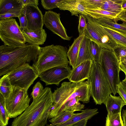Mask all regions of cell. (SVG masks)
Listing matches in <instances>:
<instances>
[{"label": "cell", "instance_id": "obj_1", "mask_svg": "<svg viewBox=\"0 0 126 126\" xmlns=\"http://www.w3.org/2000/svg\"><path fill=\"white\" fill-rule=\"evenodd\" d=\"M39 45L28 43L22 46H0V76L6 74L18 67L32 62L35 63L41 51Z\"/></svg>", "mask_w": 126, "mask_h": 126}, {"label": "cell", "instance_id": "obj_2", "mask_svg": "<svg viewBox=\"0 0 126 126\" xmlns=\"http://www.w3.org/2000/svg\"><path fill=\"white\" fill-rule=\"evenodd\" d=\"M52 93L50 88H45L29 107L14 119L11 126H45L53 103Z\"/></svg>", "mask_w": 126, "mask_h": 126}, {"label": "cell", "instance_id": "obj_3", "mask_svg": "<svg viewBox=\"0 0 126 126\" xmlns=\"http://www.w3.org/2000/svg\"><path fill=\"white\" fill-rule=\"evenodd\" d=\"M91 96L90 86L87 80L77 83L63 82L52 93L53 103L48 119L57 116L62 107L74 98L79 97L81 101L87 103L89 102Z\"/></svg>", "mask_w": 126, "mask_h": 126}, {"label": "cell", "instance_id": "obj_4", "mask_svg": "<svg viewBox=\"0 0 126 126\" xmlns=\"http://www.w3.org/2000/svg\"><path fill=\"white\" fill-rule=\"evenodd\" d=\"M41 50L37 61L32 64L39 75L50 68L68 64L66 47L52 44L41 47Z\"/></svg>", "mask_w": 126, "mask_h": 126}, {"label": "cell", "instance_id": "obj_5", "mask_svg": "<svg viewBox=\"0 0 126 126\" xmlns=\"http://www.w3.org/2000/svg\"><path fill=\"white\" fill-rule=\"evenodd\" d=\"M87 79L90 86L91 96L95 104H104L112 93L109 82L100 64L93 62Z\"/></svg>", "mask_w": 126, "mask_h": 126}, {"label": "cell", "instance_id": "obj_6", "mask_svg": "<svg viewBox=\"0 0 126 126\" xmlns=\"http://www.w3.org/2000/svg\"><path fill=\"white\" fill-rule=\"evenodd\" d=\"M100 65L109 83L112 93H117L118 85L121 81L119 62L113 50L102 49Z\"/></svg>", "mask_w": 126, "mask_h": 126}, {"label": "cell", "instance_id": "obj_7", "mask_svg": "<svg viewBox=\"0 0 126 126\" xmlns=\"http://www.w3.org/2000/svg\"><path fill=\"white\" fill-rule=\"evenodd\" d=\"M0 38L6 46H17L26 44L20 27L13 18L0 20Z\"/></svg>", "mask_w": 126, "mask_h": 126}, {"label": "cell", "instance_id": "obj_8", "mask_svg": "<svg viewBox=\"0 0 126 126\" xmlns=\"http://www.w3.org/2000/svg\"><path fill=\"white\" fill-rule=\"evenodd\" d=\"M27 91L24 89L12 86L9 96L5 99V107L10 118L16 117L29 106L31 99Z\"/></svg>", "mask_w": 126, "mask_h": 126}, {"label": "cell", "instance_id": "obj_9", "mask_svg": "<svg viewBox=\"0 0 126 126\" xmlns=\"http://www.w3.org/2000/svg\"><path fill=\"white\" fill-rule=\"evenodd\" d=\"M12 86L28 90L39 75L34 68L26 63L7 74Z\"/></svg>", "mask_w": 126, "mask_h": 126}, {"label": "cell", "instance_id": "obj_10", "mask_svg": "<svg viewBox=\"0 0 126 126\" xmlns=\"http://www.w3.org/2000/svg\"><path fill=\"white\" fill-rule=\"evenodd\" d=\"M72 69L68 65L54 67L42 73L39 75L40 80L46 85L55 84L59 86L60 82L66 79H68Z\"/></svg>", "mask_w": 126, "mask_h": 126}, {"label": "cell", "instance_id": "obj_11", "mask_svg": "<svg viewBox=\"0 0 126 126\" xmlns=\"http://www.w3.org/2000/svg\"><path fill=\"white\" fill-rule=\"evenodd\" d=\"M60 15L59 13L51 10L46 11L43 15L44 24L47 28L62 39L69 41L72 37L67 35L66 30L61 21Z\"/></svg>", "mask_w": 126, "mask_h": 126}, {"label": "cell", "instance_id": "obj_12", "mask_svg": "<svg viewBox=\"0 0 126 126\" xmlns=\"http://www.w3.org/2000/svg\"><path fill=\"white\" fill-rule=\"evenodd\" d=\"M23 10L27 21L26 29L33 30L43 29V15L38 6L27 5Z\"/></svg>", "mask_w": 126, "mask_h": 126}, {"label": "cell", "instance_id": "obj_13", "mask_svg": "<svg viewBox=\"0 0 126 126\" xmlns=\"http://www.w3.org/2000/svg\"><path fill=\"white\" fill-rule=\"evenodd\" d=\"M93 63L92 61H86L72 69L68 79L70 82H79L87 79L91 72Z\"/></svg>", "mask_w": 126, "mask_h": 126}, {"label": "cell", "instance_id": "obj_14", "mask_svg": "<svg viewBox=\"0 0 126 126\" xmlns=\"http://www.w3.org/2000/svg\"><path fill=\"white\" fill-rule=\"evenodd\" d=\"M88 23L99 34L104 46V48L113 50L118 45L111 36L104 30L103 26L96 19L85 16Z\"/></svg>", "mask_w": 126, "mask_h": 126}, {"label": "cell", "instance_id": "obj_15", "mask_svg": "<svg viewBox=\"0 0 126 126\" xmlns=\"http://www.w3.org/2000/svg\"><path fill=\"white\" fill-rule=\"evenodd\" d=\"M81 2V0H61L56 5L60 10L69 11L72 16L79 17L78 14H82L89 16Z\"/></svg>", "mask_w": 126, "mask_h": 126}, {"label": "cell", "instance_id": "obj_16", "mask_svg": "<svg viewBox=\"0 0 126 126\" xmlns=\"http://www.w3.org/2000/svg\"><path fill=\"white\" fill-rule=\"evenodd\" d=\"M22 31L26 43L39 45L44 44L46 41L47 34L45 30L43 29L33 30L26 28Z\"/></svg>", "mask_w": 126, "mask_h": 126}, {"label": "cell", "instance_id": "obj_17", "mask_svg": "<svg viewBox=\"0 0 126 126\" xmlns=\"http://www.w3.org/2000/svg\"><path fill=\"white\" fill-rule=\"evenodd\" d=\"M108 112L107 116L110 117L118 113L121 114L122 109L126 103L119 96L110 94L104 103Z\"/></svg>", "mask_w": 126, "mask_h": 126}, {"label": "cell", "instance_id": "obj_18", "mask_svg": "<svg viewBox=\"0 0 126 126\" xmlns=\"http://www.w3.org/2000/svg\"><path fill=\"white\" fill-rule=\"evenodd\" d=\"M91 41L90 39L84 35L80 45L78 57L75 67L86 61L90 60L94 61L90 48Z\"/></svg>", "mask_w": 126, "mask_h": 126}, {"label": "cell", "instance_id": "obj_19", "mask_svg": "<svg viewBox=\"0 0 126 126\" xmlns=\"http://www.w3.org/2000/svg\"><path fill=\"white\" fill-rule=\"evenodd\" d=\"M98 112L97 109H87L82 110L80 113H74L70 118L66 122L56 126H68L84 119L89 120Z\"/></svg>", "mask_w": 126, "mask_h": 126}, {"label": "cell", "instance_id": "obj_20", "mask_svg": "<svg viewBox=\"0 0 126 126\" xmlns=\"http://www.w3.org/2000/svg\"><path fill=\"white\" fill-rule=\"evenodd\" d=\"M85 35L84 33L79 35L74 39V41L69 47L67 53L69 63L72 67V69L75 67L77 59L79 48L81 43Z\"/></svg>", "mask_w": 126, "mask_h": 126}, {"label": "cell", "instance_id": "obj_21", "mask_svg": "<svg viewBox=\"0 0 126 126\" xmlns=\"http://www.w3.org/2000/svg\"><path fill=\"white\" fill-rule=\"evenodd\" d=\"M124 0H105L100 9L116 14L118 15L123 9L122 4Z\"/></svg>", "mask_w": 126, "mask_h": 126}, {"label": "cell", "instance_id": "obj_22", "mask_svg": "<svg viewBox=\"0 0 126 126\" xmlns=\"http://www.w3.org/2000/svg\"><path fill=\"white\" fill-rule=\"evenodd\" d=\"M96 20L102 26L113 29L126 35V23L123 22L122 24H119L113 22L112 19L106 18Z\"/></svg>", "mask_w": 126, "mask_h": 126}, {"label": "cell", "instance_id": "obj_23", "mask_svg": "<svg viewBox=\"0 0 126 126\" xmlns=\"http://www.w3.org/2000/svg\"><path fill=\"white\" fill-rule=\"evenodd\" d=\"M89 16L96 19L106 18L111 19H116L118 15L100 8L94 9H86Z\"/></svg>", "mask_w": 126, "mask_h": 126}, {"label": "cell", "instance_id": "obj_24", "mask_svg": "<svg viewBox=\"0 0 126 126\" xmlns=\"http://www.w3.org/2000/svg\"><path fill=\"white\" fill-rule=\"evenodd\" d=\"M79 101H81V99L77 97L67 102L61 108L58 114L63 110L73 112L76 111H81L84 109V105L81 104Z\"/></svg>", "mask_w": 126, "mask_h": 126}, {"label": "cell", "instance_id": "obj_25", "mask_svg": "<svg viewBox=\"0 0 126 126\" xmlns=\"http://www.w3.org/2000/svg\"><path fill=\"white\" fill-rule=\"evenodd\" d=\"M23 7L19 0H0V15Z\"/></svg>", "mask_w": 126, "mask_h": 126}, {"label": "cell", "instance_id": "obj_26", "mask_svg": "<svg viewBox=\"0 0 126 126\" xmlns=\"http://www.w3.org/2000/svg\"><path fill=\"white\" fill-rule=\"evenodd\" d=\"M74 113L73 112L63 111L56 116L50 119L49 122L51 124L47 125L46 126H56L63 123L70 119Z\"/></svg>", "mask_w": 126, "mask_h": 126}, {"label": "cell", "instance_id": "obj_27", "mask_svg": "<svg viewBox=\"0 0 126 126\" xmlns=\"http://www.w3.org/2000/svg\"><path fill=\"white\" fill-rule=\"evenodd\" d=\"M87 24V27L84 32L85 35L99 46L104 48L101 39L98 33L88 23Z\"/></svg>", "mask_w": 126, "mask_h": 126}, {"label": "cell", "instance_id": "obj_28", "mask_svg": "<svg viewBox=\"0 0 126 126\" xmlns=\"http://www.w3.org/2000/svg\"><path fill=\"white\" fill-rule=\"evenodd\" d=\"M103 27L104 30L118 45L126 47V35L113 29L103 26Z\"/></svg>", "mask_w": 126, "mask_h": 126}, {"label": "cell", "instance_id": "obj_29", "mask_svg": "<svg viewBox=\"0 0 126 126\" xmlns=\"http://www.w3.org/2000/svg\"><path fill=\"white\" fill-rule=\"evenodd\" d=\"M12 88V86L7 75H3L0 79V93L5 99L9 96Z\"/></svg>", "mask_w": 126, "mask_h": 126}, {"label": "cell", "instance_id": "obj_30", "mask_svg": "<svg viewBox=\"0 0 126 126\" xmlns=\"http://www.w3.org/2000/svg\"><path fill=\"white\" fill-rule=\"evenodd\" d=\"M5 100L3 96L0 93V121L6 126L8 124L10 118L6 108Z\"/></svg>", "mask_w": 126, "mask_h": 126}, {"label": "cell", "instance_id": "obj_31", "mask_svg": "<svg viewBox=\"0 0 126 126\" xmlns=\"http://www.w3.org/2000/svg\"><path fill=\"white\" fill-rule=\"evenodd\" d=\"M91 53L94 61L100 64L102 49V47L98 46L94 42L91 40L90 43Z\"/></svg>", "mask_w": 126, "mask_h": 126}, {"label": "cell", "instance_id": "obj_32", "mask_svg": "<svg viewBox=\"0 0 126 126\" xmlns=\"http://www.w3.org/2000/svg\"><path fill=\"white\" fill-rule=\"evenodd\" d=\"M105 126H124L121 114L118 113L106 117Z\"/></svg>", "mask_w": 126, "mask_h": 126}, {"label": "cell", "instance_id": "obj_33", "mask_svg": "<svg viewBox=\"0 0 126 126\" xmlns=\"http://www.w3.org/2000/svg\"><path fill=\"white\" fill-rule=\"evenodd\" d=\"M81 3L87 9L99 8L105 0H81Z\"/></svg>", "mask_w": 126, "mask_h": 126}, {"label": "cell", "instance_id": "obj_34", "mask_svg": "<svg viewBox=\"0 0 126 126\" xmlns=\"http://www.w3.org/2000/svg\"><path fill=\"white\" fill-rule=\"evenodd\" d=\"M24 7L12 10L0 15V20L13 17H18L22 13Z\"/></svg>", "mask_w": 126, "mask_h": 126}, {"label": "cell", "instance_id": "obj_35", "mask_svg": "<svg viewBox=\"0 0 126 126\" xmlns=\"http://www.w3.org/2000/svg\"><path fill=\"white\" fill-rule=\"evenodd\" d=\"M79 18L78 31L79 35H80L84 33L87 27V24L86 21L87 19L85 15L82 14H79Z\"/></svg>", "mask_w": 126, "mask_h": 126}, {"label": "cell", "instance_id": "obj_36", "mask_svg": "<svg viewBox=\"0 0 126 126\" xmlns=\"http://www.w3.org/2000/svg\"><path fill=\"white\" fill-rule=\"evenodd\" d=\"M61 0H41V4L43 8L46 10H50L58 8L57 4Z\"/></svg>", "mask_w": 126, "mask_h": 126}, {"label": "cell", "instance_id": "obj_37", "mask_svg": "<svg viewBox=\"0 0 126 126\" xmlns=\"http://www.w3.org/2000/svg\"><path fill=\"white\" fill-rule=\"evenodd\" d=\"M43 87L39 81L37 82L33 87L31 95L33 100L35 99L43 91Z\"/></svg>", "mask_w": 126, "mask_h": 126}, {"label": "cell", "instance_id": "obj_38", "mask_svg": "<svg viewBox=\"0 0 126 126\" xmlns=\"http://www.w3.org/2000/svg\"><path fill=\"white\" fill-rule=\"evenodd\" d=\"M119 62L120 58L126 56V47L118 45L113 49Z\"/></svg>", "mask_w": 126, "mask_h": 126}, {"label": "cell", "instance_id": "obj_39", "mask_svg": "<svg viewBox=\"0 0 126 126\" xmlns=\"http://www.w3.org/2000/svg\"><path fill=\"white\" fill-rule=\"evenodd\" d=\"M18 18L20 22V27L22 31L26 28L27 23V18L23 9L22 13Z\"/></svg>", "mask_w": 126, "mask_h": 126}, {"label": "cell", "instance_id": "obj_40", "mask_svg": "<svg viewBox=\"0 0 126 126\" xmlns=\"http://www.w3.org/2000/svg\"><path fill=\"white\" fill-rule=\"evenodd\" d=\"M117 93L126 103V91L120 83L118 86Z\"/></svg>", "mask_w": 126, "mask_h": 126}, {"label": "cell", "instance_id": "obj_41", "mask_svg": "<svg viewBox=\"0 0 126 126\" xmlns=\"http://www.w3.org/2000/svg\"><path fill=\"white\" fill-rule=\"evenodd\" d=\"M23 7L28 5H33L38 6L39 4L38 0H19Z\"/></svg>", "mask_w": 126, "mask_h": 126}, {"label": "cell", "instance_id": "obj_42", "mask_svg": "<svg viewBox=\"0 0 126 126\" xmlns=\"http://www.w3.org/2000/svg\"><path fill=\"white\" fill-rule=\"evenodd\" d=\"M116 19L126 23V9H123Z\"/></svg>", "mask_w": 126, "mask_h": 126}, {"label": "cell", "instance_id": "obj_43", "mask_svg": "<svg viewBox=\"0 0 126 126\" xmlns=\"http://www.w3.org/2000/svg\"><path fill=\"white\" fill-rule=\"evenodd\" d=\"M88 120V119H84L68 126H86Z\"/></svg>", "mask_w": 126, "mask_h": 126}, {"label": "cell", "instance_id": "obj_44", "mask_svg": "<svg viewBox=\"0 0 126 126\" xmlns=\"http://www.w3.org/2000/svg\"><path fill=\"white\" fill-rule=\"evenodd\" d=\"M119 67L120 71L126 74V64L121 62L119 63Z\"/></svg>", "mask_w": 126, "mask_h": 126}, {"label": "cell", "instance_id": "obj_45", "mask_svg": "<svg viewBox=\"0 0 126 126\" xmlns=\"http://www.w3.org/2000/svg\"><path fill=\"white\" fill-rule=\"evenodd\" d=\"M122 117L124 126H126V110H123Z\"/></svg>", "mask_w": 126, "mask_h": 126}, {"label": "cell", "instance_id": "obj_46", "mask_svg": "<svg viewBox=\"0 0 126 126\" xmlns=\"http://www.w3.org/2000/svg\"><path fill=\"white\" fill-rule=\"evenodd\" d=\"M119 62H121L126 64V56L121 57L120 59Z\"/></svg>", "mask_w": 126, "mask_h": 126}, {"label": "cell", "instance_id": "obj_47", "mask_svg": "<svg viewBox=\"0 0 126 126\" xmlns=\"http://www.w3.org/2000/svg\"><path fill=\"white\" fill-rule=\"evenodd\" d=\"M122 8L123 9H126V0H124L122 4Z\"/></svg>", "mask_w": 126, "mask_h": 126}, {"label": "cell", "instance_id": "obj_48", "mask_svg": "<svg viewBox=\"0 0 126 126\" xmlns=\"http://www.w3.org/2000/svg\"><path fill=\"white\" fill-rule=\"evenodd\" d=\"M120 83L126 91V84L121 82Z\"/></svg>", "mask_w": 126, "mask_h": 126}, {"label": "cell", "instance_id": "obj_49", "mask_svg": "<svg viewBox=\"0 0 126 126\" xmlns=\"http://www.w3.org/2000/svg\"><path fill=\"white\" fill-rule=\"evenodd\" d=\"M125 74V78L124 80H122L121 82L126 84V74Z\"/></svg>", "mask_w": 126, "mask_h": 126}, {"label": "cell", "instance_id": "obj_50", "mask_svg": "<svg viewBox=\"0 0 126 126\" xmlns=\"http://www.w3.org/2000/svg\"><path fill=\"white\" fill-rule=\"evenodd\" d=\"M0 126H5L3 123L0 121Z\"/></svg>", "mask_w": 126, "mask_h": 126}]
</instances>
